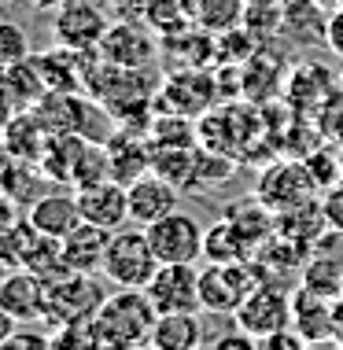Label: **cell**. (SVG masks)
<instances>
[{"label": "cell", "instance_id": "8992f818", "mask_svg": "<svg viewBox=\"0 0 343 350\" xmlns=\"http://www.w3.org/2000/svg\"><path fill=\"white\" fill-rule=\"evenodd\" d=\"M111 15L103 12V0H63L52 12V37L55 44L74 52H97Z\"/></svg>", "mask_w": 343, "mask_h": 350}, {"label": "cell", "instance_id": "30bf717a", "mask_svg": "<svg viewBox=\"0 0 343 350\" xmlns=\"http://www.w3.org/2000/svg\"><path fill=\"white\" fill-rule=\"evenodd\" d=\"M255 196H259L273 214H284V211H292V206L314 200L318 188H314V177H310L307 163H277V166L262 170Z\"/></svg>", "mask_w": 343, "mask_h": 350}, {"label": "cell", "instance_id": "44dd1931", "mask_svg": "<svg viewBox=\"0 0 343 350\" xmlns=\"http://www.w3.org/2000/svg\"><path fill=\"white\" fill-rule=\"evenodd\" d=\"M185 8L199 30H207L214 37L244 26V12H247L244 0H185Z\"/></svg>", "mask_w": 343, "mask_h": 350}, {"label": "cell", "instance_id": "6da1fadb", "mask_svg": "<svg viewBox=\"0 0 343 350\" xmlns=\"http://www.w3.org/2000/svg\"><path fill=\"white\" fill-rule=\"evenodd\" d=\"M155 317H159V310L151 306L144 288H118L92 314V332H97V343L107 350L148 347Z\"/></svg>", "mask_w": 343, "mask_h": 350}, {"label": "cell", "instance_id": "d6986e66", "mask_svg": "<svg viewBox=\"0 0 343 350\" xmlns=\"http://www.w3.org/2000/svg\"><path fill=\"white\" fill-rule=\"evenodd\" d=\"M203 343H207V336L196 314H159L155 325H151V339H148V347H155V350H196Z\"/></svg>", "mask_w": 343, "mask_h": 350}, {"label": "cell", "instance_id": "74e56055", "mask_svg": "<svg viewBox=\"0 0 343 350\" xmlns=\"http://www.w3.org/2000/svg\"><path fill=\"white\" fill-rule=\"evenodd\" d=\"M340 8H343V0H340Z\"/></svg>", "mask_w": 343, "mask_h": 350}, {"label": "cell", "instance_id": "8fae6325", "mask_svg": "<svg viewBox=\"0 0 343 350\" xmlns=\"http://www.w3.org/2000/svg\"><path fill=\"white\" fill-rule=\"evenodd\" d=\"M126 192H129V221L140 225V229H148L159 217L174 214L177 203H181V188L170 181V177L155 174V170H148L137 181H129Z\"/></svg>", "mask_w": 343, "mask_h": 350}, {"label": "cell", "instance_id": "9c48e42d", "mask_svg": "<svg viewBox=\"0 0 343 350\" xmlns=\"http://www.w3.org/2000/svg\"><path fill=\"white\" fill-rule=\"evenodd\" d=\"M148 240L155 247L159 262H199L203 258V225L192 214L174 211L148 225Z\"/></svg>", "mask_w": 343, "mask_h": 350}, {"label": "cell", "instance_id": "5b68a950", "mask_svg": "<svg viewBox=\"0 0 343 350\" xmlns=\"http://www.w3.org/2000/svg\"><path fill=\"white\" fill-rule=\"evenodd\" d=\"M97 52H100V59L114 63V67H151L155 55L163 52V44H159V33L151 30L144 18L114 15Z\"/></svg>", "mask_w": 343, "mask_h": 350}, {"label": "cell", "instance_id": "4fadbf2b", "mask_svg": "<svg viewBox=\"0 0 343 350\" xmlns=\"http://www.w3.org/2000/svg\"><path fill=\"white\" fill-rule=\"evenodd\" d=\"M163 100L170 103V111L185 118H199L218 103V89H214V74H207L203 67H181L177 74L166 78Z\"/></svg>", "mask_w": 343, "mask_h": 350}, {"label": "cell", "instance_id": "ffe728a7", "mask_svg": "<svg viewBox=\"0 0 343 350\" xmlns=\"http://www.w3.org/2000/svg\"><path fill=\"white\" fill-rule=\"evenodd\" d=\"M107 163H111V177L122 185L137 181L140 174L151 170V144L137 140L133 133H114L107 144Z\"/></svg>", "mask_w": 343, "mask_h": 350}, {"label": "cell", "instance_id": "cb8c5ba5", "mask_svg": "<svg viewBox=\"0 0 343 350\" xmlns=\"http://www.w3.org/2000/svg\"><path fill=\"white\" fill-rule=\"evenodd\" d=\"M140 18H144L151 30L159 33V41L177 37V33H185L188 26H196L192 15H188V8H185V0H151Z\"/></svg>", "mask_w": 343, "mask_h": 350}, {"label": "cell", "instance_id": "603a6c76", "mask_svg": "<svg viewBox=\"0 0 343 350\" xmlns=\"http://www.w3.org/2000/svg\"><path fill=\"white\" fill-rule=\"evenodd\" d=\"M299 284L325 299H340L343 295V258L336 254H310L303 262V273H299Z\"/></svg>", "mask_w": 343, "mask_h": 350}, {"label": "cell", "instance_id": "8d00e7d4", "mask_svg": "<svg viewBox=\"0 0 343 350\" xmlns=\"http://www.w3.org/2000/svg\"><path fill=\"white\" fill-rule=\"evenodd\" d=\"M0 18H4V8H0Z\"/></svg>", "mask_w": 343, "mask_h": 350}, {"label": "cell", "instance_id": "3957f363", "mask_svg": "<svg viewBox=\"0 0 343 350\" xmlns=\"http://www.w3.org/2000/svg\"><path fill=\"white\" fill-rule=\"evenodd\" d=\"M49 295H45V321L49 325H71V321H92L100 302L107 299L97 280V273H74L63 269L45 280Z\"/></svg>", "mask_w": 343, "mask_h": 350}, {"label": "cell", "instance_id": "1f68e13d", "mask_svg": "<svg viewBox=\"0 0 343 350\" xmlns=\"http://www.w3.org/2000/svg\"><path fill=\"white\" fill-rule=\"evenodd\" d=\"M15 325H18V321H15L12 314H8L4 306H0V350H4V343H8V336L15 332Z\"/></svg>", "mask_w": 343, "mask_h": 350}, {"label": "cell", "instance_id": "4316f807", "mask_svg": "<svg viewBox=\"0 0 343 350\" xmlns=\"http://www.w3.org/2000/svg\"><path fill=\"white\" fill-rule=\"evenodd\" d=\"M321 211H325V221L332 225V232L343 236V181L332 185L329 192H321Z\"/></svg>", "mask_w": 343, "mask_h": 350}, {"label": "cell", "instance_id": "ac0fdd59", "mask_svg": "<svg viewBox=\"0 0 343 350\" xmlns=\"http://www.w3.org/2000/svg\"><path fill=\"white\" fill-rule=\"evenodd\" d=\"M329 15L318 0H284L281 8V33L295 37L299 44H325Z\"/></svg>", "mask_w": 343, "mask_h": 350}, {"label": "cell", "instance_id": "e0dca14e", "mask_svg": "<svg viewBox=\"0 0 343 350\" xmlns=\"http://www.w3.org/2000/svg\"><path fill=\"white\" fill-rule=\"evenodd\" d=\"M107 240H111L107 229L81 221L71 236H63V240H60L63 266L74 269V273H100V266H103V251H107Z\"/></svg>", "mask_w": 343, "mask_h": 350}, {"label": "cell", "instance_id": "5bb4252c", "mask_svg": "<svg viewBox=\"0 0 343 350\" xmlns=\"http://www.w3.org/2000/svg\"><path fill=\"white\" fill-rule=\"evenodd\" d=\"M45 295H49L45 277L34 269H26V266L8 273V277H0V306H4L18 325H26V321H45Z\"/></svg>", "mask_w": 343, "mask_h": 350}, {"label": "cell", "instance_id": "f546056e", "mask_svg": "<svg viewBox=\"0 0 343 350\" xmlns=\"http://www.w3.org/2000/svg\"><path fill=\"white\" fill-rule=\"evenodd\" d=\"M148 4H151V0H111L114 15H133V18L144 15V8H148Z\"/></svg>", "mask_w": 343, "mask_h": 350}, {"label": "cell", "instance_id": "836d02e7", "mask_svg": "<svg viewBox=\"0 0 343 350\" xmlns=\"http://www.w3.org/2000/svg\"><path fill=\"white\" fill-rule=\"evenodd\" d=\"M318 4L325 8V12H336V8H340V0H318Z\"/></svg>", "mask_w": 343, "mask_h": 350}, {"label": "cell", "instance_id": "7a4b0ae2", "mask_svg": "<svg viewBox=\"0 0 343 350\" xmlns=\"http://www.w3.org/2000/svg\"><path fill=\"white\" fill-rule=\"evenodd\" d=\"M159 266H163V262H159L155 247H151L148 229H140V225H122V229L111 232L100 273L114 284V288H148V280L155 277Z\"/></svg>", "mask_w": 343, "mask_h": 350}, {"label": "cell", "instance_id": "d6a6232c", "mask_svg": "<svg viewBox=\"0 0 343 350\" xmlns=\"http://www.w3.org/2000/svg\"><path fill=\"white\" fill-rule=\"evenodd\" d=\"M26 4H30L34 12H55V8L63 4V0H26Z\"/></svg>", "mask_w": 343, "mask_h": 350}, {"label": "cell", "instance_id": "52a82bcc", "mask_svg": "<svg viewBox=\"0 0 343 350\" xmlns=\"http://www.w3.org/2000/svg\"><path fill=\"white\" fill-rule=\"evenodd\" d=\"M233 321H236V328L255 336V343H262L266 336L281 332V328H292V295L281 291L277 284L259 280L251 288V295L236 306Z\"/></svg>", "mask_w": 343, "mask_h": 350}, {"label": "cell", "instance_id": "f1b7e54d", "mask_svg": "<svg viewBox=\"0 0 343 350\" xmlns=\"http://www.w3.org/2000/svg\"><path fill=\"white\" fill-rule=\"evenodd\" d=\"M18 221H23V214H18V206L12 203V196H4V192H0V236H4V232H12Z\"/></svg>", "mask_w": 343, "mask_h": 350}, {"label": "cell", "instance_id": "83f0119b", "mask_svg": "<svg viewBox=\"0 0 343 350\" xmlns=\"http://www.w3.org/2000/svg\"><path fill=\"white\" fill-rule=\"evenodd\" d=\"M325 49L343 55V8L329 12V30H325Z\"/></svg>", "mask_w": 343, "mask_h": 350}, {"label": "cell", "instance_id": "d590c367", "mask_svg": "<svg viewBox=\"0 0 343 350\" xmlns=\"http://www.w3.org/2000/svg\"><path fill=\"white\" fill-rule=\"evenodd\" d=\"M340 166H343V148H340Z\"/></svg>", "mask_w": 343, "mask_h": 350}, {"label": "cell", "instance_id": "e575fe53", "mask_svg": "<svg viewBox=\"0 0 343 350\" xmlns=\"http://www.w3.org/2000/svg\"><path fill=\"white\" fill-rule=\"evenodd\" d=\"M244 4H284V0H244Z\"/></svg>", "mask_w": 343, "mask_h": 350}, {"label": "cell", "instance_id": "2e32d148", "mask_svg": "<svg viewBox=\"0 0 343 350\" xmlns=\"http://www.w3.org/2000/svg\"><path fill=\"white\" fill-rule=\"evenodd\" d=\"M292 328L307 339V347L310 343H336L332 339V299L299 284L292 291Z\"/></svg>", "mask_w": 343, "mask_h": 350}, {"label": "cell", "instance_id": "ba28073f", "mask_svg": "<svg viewBox=\"0 0 343 350\" xmlns=\"http://www.w3.org/2000/svg\"><path fill=\"white\" fill-rule=\"evenodd\" d=\"M144 295L159 314H199V269L196 262H163L148 280Z\"/></svg>", "mask_w": 343, "mask_h": 350}, {"label": "cell", "instance_id": "484cf974", "mask_svg": "<svg viewBox=\"0 0 343 350\" xmlns=\"http://www.w3.org/2000/svg\"><path fill=\"white\" fill-rule=\"evenodd\" d=\"M49 347H52L49 332H37V328H26V325H15V332L4 343V350H49Z\"/></svg>", "mask_w": 343, "mask_h": 350}, {"label": "cell", "instance_id": "9a60e30c", "mask_svg": "<svg viewBox=\"0 0 343 350\" xmlns=\"http://www.w3.org/2000/svg\"><path fill=\"white\" fill-rule=\"evenodd\" d=\"M26 221H30L34 229H41L45 236H52V240L71 236L81 225L78 192H66V188H60V192L37 196V200L30 203V211H26Z\"/></svg>", "mask_w": 343, "mask_h": 350}, {"label": "cell", "instance_id": "277c9868", "mask_svg": "<svg viewBox=\"0 0 343 350\" xmlns=\"http://www.w3.org/2000/svg\"><path fill=\"white\" fill-rule=\"evenodd\" d=\"M259 284L251 258L247 262H207L199 269V302L207 314L233 317L236 306L251 295V288Z\"/></svg>", "mask_w": 343, "mask_h": 350}, {"label": "cell", "instance_id": "7c38bea8", "mask_svg": "<svg viewBox=\"0 0 343 350\" xmlns=\"http://www.w3.org/2000/svg\"><path fill=\"white\" fill-rule=\"evenodd\" d=\"M78 206H81V221L100 225V229H107V232L129 225V192H126V185L114 181V177L81 185L78 188Z\"/></svg>", "mask_w": 343, "mask_h": 350}, {"label": "cell", "instance_id": "4dcf8cb0", "mask_svg": "<svg viewBox=\"0 0 343 350\" xmlns=\"http://www.w3.org/2000/svg\"><path fill=\"white\" fill-rule=\"evenodd\" d=\"M332 339L343 343V295L332 299Z\"/></svg>", "mask_w": 343, "mask_h": 350}, {"label": "cell", "instance_id": "7402d4cb", "mask_svg": "<svg viewBox=\"0 0 343 350\" xmlns=\"http://www.w3.org/2000/svg\"><path fill=\"white\" fill-rule=\"evenodd\" d=\"M251 254H255L251 243L225 217H218L211 229H203V258L207 262H247Z\"/></svg>", "mask_w": 343, "mask_h": 350}, {"label": "cell", "instance_id": "d4e9b609", "mask_svg": "<svg viewBox=\"0 0 343 350\" xmlns=\"http://www.w3.org/2000/svg\"><path fill=\"white\" fill-rule=\"evenodd\" d=\"M30 59V37L18 23L12 18H0V70L15 67V63Z\"/></svg>", "mask_w": 343, "mask_h": 350}]
</instances>
